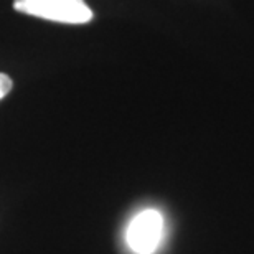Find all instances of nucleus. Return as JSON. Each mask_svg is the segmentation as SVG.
<instances>
[{
    "instance_id": "nucleus-1",
    "label": "nucleus",
    "mask_w": 254,
    "mask_h": 254,
    "mask_svg": "<svg viewBox=\"0 0 254 254\" xmlns=\"http://www.w3.org/2000/svg\"><path fill=\"white\" fill-rule=\"evenodd\" d=\"M20 13L68 25H83L93 20V10L84 0H13Z\"/></svg>"
},
{
    "instance_id": "nucleus-2",
    "label": "nucleus",
    "mask_w": 254,
    "mask_h": 254,
    "mask_svg": "<svg viewBox=\"0 0 254 254\" xmlns=\"http://www.w3.org/2000/svg\"><path fill=\"white\" fill-rule=\"evenodd\" d=\"M164 236V216L154 208L137 213L127 226L126 241L135 254H154Z\"/></svg>"
},
{
    "instance_id": "nucleus-3",
    "label": "nucleus",
    "mask_w": 254,
    "mask_h": 254,
    "mask_svg": "<svg viewBox=\"0 0 254 254\" xmlns=\"http://www.w3.org/2000/svg\"><path fill=\"white\" fill-rule=\"evenodd\" d=\"M12 86H13L12 79H10L7 74L0 73V99H3L5 96H7V94L10 93Z\"/></svg>"
}]
</instances>
